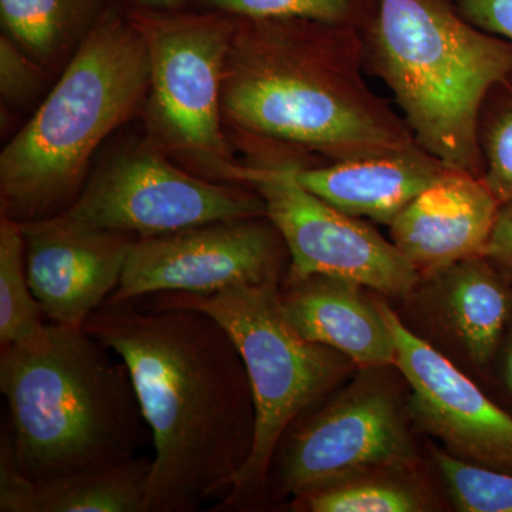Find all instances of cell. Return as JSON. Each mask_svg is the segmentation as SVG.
Segmentation results:
<instances>
[{"label": "cell", "instance_id": "1", "mask_svg": "<svg viewBox=\"0 0 512 512\" xmlns=\"http://www.w3.org/2000/svg\"><path fill=\"white\" fill-rule=\"evenodd\" d=\"M84 330L123 360L153 441L147 512L227 495L251 454L255 406L234 340L208 313L104 303Z\"/></svg>", "mask_w": 512, "mask_h": 512}, {"label": "cell", "instance_id": "2", "mask_svg": "<svg viewBox=\"0 0 512 512\" xmlns=\"http://www.w3.org/2000/svg\"><path fill=\"white\" fill-rule=\"evenodd\" d=\"M16 466L32 480L106 470L151 436L123 360L84 328L49 322L33 348H0Z\"/></svg>", "mask_w": 512, "mask_h": 512}, {"label": "cell", "instance_id": "3", "mask_svg": "<svg viewBox=\"0 0 512 512\" xmlns=\"http://www.w3.org/2000/svg\"><path fill=\"white\" fill-rule=\"evenodd\" d=\"M151 86L146 37L109 13L55 89L0 156L2 217L26 224L63 214L82 192L94 150Z\"/></svg>", "mask_w": 512, "mask_h": 512}, {"label": "cell", "instance_id": "4", "mask_svg": "<svg viewBox=\"0 0 512 512\" xmlns=\"http://www.w3.org/2000/svg\"><path fill=\"white\" fill-rule=\"evenodd\" d=\"M372 56L419 146L450 170L483 177L481 114L512 74V43L437 0H380Z\"/></svg>", "mask_w": 512, "mask_h": 512}, {"label": "cell", "instance_id": "5", "mask_svg": "<svg viewBox=\"0 0 512 512\" xmlns=\"http://www.w3.org/2000/svg\"><path fill=\"white\" fill-rule=\"evenodd\" d=\"M281 278L211 295L157 293L151 308H192L218 320L247 369L255 406L251 454L217 511L249 510L264 500L276 448L293 421L313 409L348 373L352 360L303 338L282 311Z\"/></svg>", "mask_w": 512, "mask_h": 512}, {"label": "cell", "instance_id": "6", "mask_svg": "<svg viewBox=\"0 0 512 512\" xmlns=\"http://www.w3.org/2000/svg\"><path fill=\"white\" fill-rule=\"evenodd\" d=\"M222 104L239 126L336 161L424 151L349 64L269 56L229 80Z\"/></svg>", "mask_w": 512, "mask_h": 512}, {"label": "cell", "instance_id": "7", "mask_svg": "<svg viewBox=\"0 0 512 512\" xmlns=\"http://www.w3.org/2000/svg\"><path fill=\"white\" fill-rule=\"evenodd\" d=\"M416 461L396 399L382 383L357 380L293 421L276 448L268 480L275 498L311 493ZM266 480V481H268Z\"/></svg>", "mask_w": 512, "mask_h": 512}, {"label": "cell", "instance_id": "8", "mask_svg": "<svg viewBox=\"0 0 512 512\" xmlns=\"http://www.w3.org/2000/svg\"><path fill=\"white\" fill-rule=\"evenodd\" d=\"M228 178L251 184L291 256L286 279H346L387 296L416 289L419 272L393 242L303 188L286 167H229Z\"/></svg>", "mask_w": 512, "mask_h": 512}, {"label": "cell", "instance_id": "9", "mask_svg": "<svg viewBox=\"0 0 512 512\" xmlns=\"http://www.w3.org/2000/svg\"><path fill=\"white\" fill-rule=\"evenodd\" d=\"M62 215L148 238L211 222L266 217V208L258 194L208 183L156 153L140 151L103 165Z\"/></svg>", "mask_w": 512, "mask_h": 512}, {"label": "cell", "instance_id": "10", "mask_svg": "<svg viewBox=\"0 0 512 512\" xmlns=\"http://www.w3.org/2000/svg\"><path fill=\"white\" fill-rule=\"evenodd\" d=\"M284 239L268 217L218 221L137 238L119 288L109 303L140 301L157 293L211 295L238 285L281 278Z\"/></svg>", "mask_w": 512, "mask_h": 512}, {"label": "cell", "instance_id": "11", "mask_svg": "<svg viewBox=\"0 0 512 512\" xmlns=\"http://www.w3.org/2000/svg\"><path fill=\"white\" fill-rule=\"evenodd\" d=\"M380 308L396 348L394 366L409 383V412L448 453L512 473V413L493 402L446 356L404 325L386 303Z\"/></svg>", "mask_w": 512, "mask_h": 512}, {"label": "cell", "instance_id": "12", "mask_svg": "<svg viewBox=\"0 0 512 512\" xmlns=\"http://www.w3.org/2000/svg\"><path fill=\"white\" fill-rule=\"evenodd\" d=\"M138 28L146 37L151 87L164 130L178 146L222 168L227 157L220 126L227 29L201 20L151 22Z\"/></svg>", "mask_w": 512, "mask_h": 512}, {"label": "cell", "instance_id": "13", "mask_svg": "<svg viewBox=\"0 0 512 512\" xmlns=\"http://www.w3.org/2000/svg\"><path fill=\"white\" fill-rule=\"evenodd\" d=\"M20 225L29 285L46 318L83 328L119 288L137 237L79 224L62 214Z\"/></svg>", "mask_w": 512, "mask_h": 512}, {"label": "cell", "instance_id": "14", "mask_svg": "<svg viewBox=\"0 0 512 512\" xmlns=\"http://www.w3.org/2000/svg\"><path fill=\"white\" fill-rule=\"evenodd\" d=\"M501 202L481 175L447 168L392 221L393 244L421 278L485 256Z\"/></svg>", "mask_w": 512, "mask_h": 512}, {"label": "cell", "instance_id": "15", "mask_svg": "<svg viewBox=\"0 0 512 512\" xmlns=\"http://www.w3.org/2000/svg\"><path fill=\"white\" fill-rule=\"evenodd\" d=\"M365 286L333 276L286 279L282 311L303 338L338 350L366 370L394 366L396 348L379 303Z\"/></svg>", "mask_w": 512, "mask_h": 512}, {"label": "cell", "instance_id": "16", "mask_svg": "<svg viewBox=\"0 0 512 512\" xmlns=\"http://www.w3.org/2000/svg\"><path fill=\"white\" fill-rule=\"evenodd\" d=\"M153 458L137 456L92 473L32 480L16 466L10 429L0 440L2 512H147Z\"/></svg>", "mask_w": 512, "mask_h": 512}, {"label": "cell", "instance_id": "17", "mask_svg": "<svg viewBox=\"0 0 512 512\" xmlns=\"http://www.w3.org/2000/svg\"><path fill=\"white\" fill-rule=\"evenodd\" d=\"M447 168L426 151L292 167L296 181L350 217L390 225L403 208Z\"/></svg>", "mask_w": 512, "mask_h": 512}, {"label": "cell", "instance_id": "18", "mask_svg": "<svg viewBox=\"0 0 512 512\" xmlns=\"http://www.w3.org/2000/svg\"><path fill=\"white\" fill-rule=\"evenodd\" d=\"M426 279L444 328L478 369H490L511 318V279L487 256L458 262Z\"/></svg>", "mask_w": 512, "mask_h": 512}, {"label": "cell", "instance_id": "19", "mask_svg": "<svg viewBox=\"0 0 512 512\" xmlns=\"http://www.w3.org/2000/svg\"><path fill=\"white\" fill-rule=\"evenodd\" d=\"M26 274L25 235L19 222L0 221V348H33L47 338L49 323Z\"/></svg>", "mask_w": 512, "mask_h": 512}, {"label": "cell", "instance_id": "20", "mask_svg": "<svg viewBox=\"0 0 512 512\" xmlns=\"http://www.w3.org/2000/svg\"><path fill=\"white\" fill-rule=\"evenodd\" d=\"M87 5L89 0H0V18L26 53L47 59L67 42Z\"/></svg>", "mask_w": 512, "mask_h": 512}, {"label": "cell", "instance_id": "21", "mask_svg": "<svg viewBox=\"0 0 512 512\" xmlns=\"http://www.w3.org/2000/svg\"><path fill=\"white\" fill-rule=\"evenodd\" d=\"M298 511L311 512H420L429 510L426 498L409 485L370 474L298 495Z\"/></svg>", "mask_w": 512, "mask_h": 512}, {"label": "cell", "instance_id": "22", "mask_svg": "<svg viewBox=\"0 0 512 512\" xmlns=\"http://www.w3.org/2000/svg\"><path fill=\"white\" fill-rule=\"evenodd\" d=\"M451 503L461 512H512V473L468 463L433 447Z\"/></svg>", "mask_w": 512, "mask_h": 512}, {"label": "cell", "instance_id": "23", "mask_svg": "<svg viewBox=\"0 0 512 512\" xmlns=\"http://www.w3.org/2000/svg\"><path fill=\"white\" fill-rule=\"evenodd\" d=\"M480 124L483 178L501 204L512 201V74L490 93Z\"/></svg>", "mask_w": 512, "mask_h": 512}, {"label": "cell", "instance_id": "24", "mask_svg": "<svg viewBox=\"0 0 512 512\" xmlns=\"http://www.w3.org/2000/svg\"><path fill=\"white\" fill-rule=\"evenodd\" d=\"M212 8L255 19L302 18L336 22L346 15L349 0H207Z\"/></svg>", "mask_w": 512, "mask_h": 512}, {"label": "cell", "instance_id": "25", "mask_svg": "<svg viewBox=\"0 0 512 512\" xmlns=\"http://www.w3.org/2000/svg\"><path fill=\"white\" fill-rule=\"evenodd\" d=\"M42 77L36 64L9 36L0 39V92L3 99L23 103L36 96Z\"/></svg>", "mask_w": 512, "mask_h": 512}, {"label": "cell", "instance_id": "26", "mask_svg": "<svg viewBox=\"0 0 512 512\" xmlns=\"http://www.w3.org/2000/svg\"><path fill=\"white\" fill-rule=\"evenodd\" d=\"M468 22L512 43V0H458Z\"/></svg>", "mask_w": 512, "mask_h": 512}, {"label": "cell", "instance_id": "27", "mask_svg": "<svg viewBox=\"0 0 512 512\" xmlns=\"http://www.w3.org/2000/svg\"><path fill=\"white\" fill-rule=\"evenodd\" d=\"M485 256L512 281V201L501 205Z\"/></svg>", "mask_w": 512, "mask_h": 512}, {"label": "cell", "instance_id": "28", "mask_svg": "<svg viewBox=\"0 0 512 512\" xmlns=\"http://www.w3.org/2000/svg\"><path fill=\"white\" fill-rule=\"evenodd\" d=\"M490 369H494L498 386L512 406V313Z\"/></svg>", "mask_w": 512, "mask_h": 512}, {"label": "cell", "instance_id": "29", "mask_svg": "<svg viewBox=\"0 0 512 512\" xmlns=\"http://www.w3.org/2000/svg\"><path fill=\"white\" fill-rule=\"evenodd\" d=\"M138 2L141 5L148 6V8L165 9L177 6L181 0H138Z\"/></svg>", "mask_w": 512, "mask_h": 512}]
</instances>
